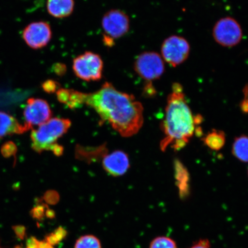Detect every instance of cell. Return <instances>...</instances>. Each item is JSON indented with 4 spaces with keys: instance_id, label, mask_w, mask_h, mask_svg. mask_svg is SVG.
<instances>
[{
    "instance_id": "obj_12",
    "label": "cell",
    "mask_w": 248,
    "mask_h": 248,
    "mask_svg": "<svg viewBox=\"0 0 248 248\" xmlns=\"http://www.w3.org/2000/svg\"><path fill=\"white\" fill-rule=\"evenodd\" d=\"M25 124L18 123L15 117L0 111V139L12 134H20L29 131Z\"/></svg>"
},
{
    "instance_id": "obj_7",
    "label": "cell",
    "mask_w": 248,
    "mask_h": 248,
    "mask_svg": "<svg viewBox=\"0 0 248 248\" xmlns=\"http://www.w3.org/2000/svg\"><path fill=\"white\" fill-rule=\"evenodd\" d=\"M190 52V46L187 40L176 35L165 39L161 47L163 60L173 67L179 66L187 60Z\"/></svg>"
},
{
    "instance_id": "obj_2",
    "label": "cell",
    "mask_w": 248,
    "mask_h": 248,
    "mask_svg": "<svg viewBox=\"0 0 248 248\" xmlns=\"http://www.w3.org/2000/svg\"><path fill=\"white\" fill-rule=\"evenodd\" d=\"M165 119L162 124L164 137L160 142L162 151L168 147L179 151L187 145L195 133L199 119L194 117L186 100L184 88L174 83L167 98Z\"/></svg>"
},
{
    "instance_id": "obj_10",
    "label": "cell",
    "mask_w": 248,
    "mask_h": 248,
    "mask_svg": "<svg viewBox=\"0 0 248 248\" xmlns=\"http://www.w3.org/2000/svg\"><path fill=\"white\" fill-rule=\"evenodd\" d=\"M23 37L24 41L31 48H42L50 42L52 38L51 27L45 21L31 23L23 31Z\"/></svg>"
},
{
    "instance_id": "obj_1",
    "label": "cell",
    "mask_w": 248,
    "mask_h": 248,
    "mask_svg": "<svg viewBox=\"0 0 248 248\" xmlns=\"http://www.w3.org/2000/svg\"><path fill=\"white\" fill-rule=\"evenodd\" d=\"M57 95L59 101L70 108L83 105L92 108L123 137L135 135L143 125L144 108L140 102L133 95L118 91L109 82L94 93L61 88Z\"/></svg>"
},
{
    "instance_id": "obj_19",
    "label": "cell",
    "mask_w": 248,
    "mask_h": 248,
    "mask_svg": "<svg viewBox=\"0 0 248 248\" xmlns=\"http://www.w3.org/2000/svg\"><path fill=\"white\" fill-rule=\"evenodd\" d=\"M67 232L63 228H59L52 234H49L46 237V241L51 246H55L58 244L66 236Z\"/></svg>"
},
{
    "instance_id": "obj_26",
    "label": "cell",
    "mask_w": 248,
    "mask_h": 248,
    "mask_svg": "<svg viewBox=\"0 0 248 248\" xmlns=\"http://www.w3.org/2000/svg\"><path fill=\"white\" fill-rule=\"evenodd\" d=\"M38 248H54L50 244L46 241L39 242Z\"/></svg>"
},
{
    "instance_id": "obj_18",
    "label": "cell",
    "mask_w": 248,
    "mask_h": 248,
    "mask_svg": "<svg viewBox=\"0 0 248 248\" xmlns=\"http://www.w3.org/2000/svg\"><path fill=\"white\" fill-rule=\"evenodd\" d=\"M149 248H178L176 242L166 236L157 237L151 241Z\"/></svg>"
},
{
    "instance_id": "obj_9",
    "label": "cell",
    "mask_w": 248,
    "mask_h": 248,
    "mask_svg": "<svg viewBox=\"0 0 248 248\" xmlns=\"http://www.w3.org/2000/svg\"><path fill=\"white\" fill-rule=\"evenodd\" d=\"M52 111L47 102L40 98H30L24 110L25 125L29 129L41 125L51 119Z\"/></svg>"
},
{
    "instance_id": "obj_8",
    "label": "cell",
    "mask_w": 248,
    "mask_h": 248,
    "mask_svg": "<svg viewBox=\"0 0 248 248\" xmlns=\"http://www.w3.org/2000/svg\"><path fill=\"white\" fill-rule=\"evenodd\" d=\"M102 27L104 36L113 40L119 39L129 31V18L123 11L112 9L107 12L102 17Z\"/></svg>"
},
{
    "instance_id": "obj_13",
    "label": "cell",
    "mask_w": 248,
    "mask_h": 248,
    "mask_svg": "<svg viewBox=\"0 0 248 248\" xmlns=\"http://www.w3.org/2000/svg\"><path fill=\"white\" fill-rule=\"evenodd\" d=\"M74 0H47L46 9L49 15L55 18H64L73 13Z\"/></svg>"
},
{
    "instance_id": "obj_14",
    "label": "cell",
    "mask_w": 248,
    "mask_h": 248,
    "mask_svg": "<svg viewBox=\"0 0 248 248\" xmlns=\"http://www.w3.org/2000/svg\"><path fill=\"white\" fill-rule=\"evenodd\" d=\"M175 178L177 182L181 198H186L188 194V174L187 170L180 162L175 165Z\"/></svg>"
},
{
    "instance_id": "obj_5",
    "label": "cell",
    "mask_w": 248,
    "mask_h": 248,
    "mask_svg": "<svg viewBox=\"0 0 248 248\" xmlns=\"http://www.w3.org/2000/svg\"><path fill=\"white\" fill-rule=\"evenodd\" d=\"M134 70L140 77L148 82L159 79L165 71L163 58L154 51H146L136 59Z\"/></svg>"
},
{
    "instance_id": "obj_6",
    "label": "cell",
    "mask_w": 248,
    "mask_h": 248,
    "mask_svg": "<svg viewBox=\"0 0 248 248\" xmlns=\"http://www.w3.org/2000/svg\"><path fill=\"white\" fill-rule=\"evenodd\" d=\"M215 41L225 47H232L238 45L243 38V30L238 21L231 17L221 18L213 29Z\"/></svg>"
},
{
    "instance_id": "obj_22",
    "label": "cell",
    "mask_w": 248,
    "mask_h": 248,
    "mask_svg": "<svg viewBox=\"0 0 248 248\" xmlns=\"http://www.w3.org/2000/svg\"><path fill=\"white\" fill-rule=\"evenodd\" d=\"M189 248H212L210 241L207 239H201L194 243Z\"/></svg>"
},
{
    "instance_id": "obj_16",
    "label": "cell",
    "mask_w": 248,
    "mask_h": 248,
    "mask_svg": "<svg viewBox=\"0 0 248 248\" xmlns=\"http://www.w3.org/2000/svg\"><path fill=\"white\" fill-rule=\"evenodd\" d=\"M232 153L241 162H248V136L243 135L235 139Z\"/></svg>"
},
{
    "instance_id": "obj_21",
    "label": "cell",
    "mask_w": 248,
    "mask_h": 248,
    "mask_svg": "<svg viewBox=\"0 0 248 248\" xmlns=\"http://www.w3.org/2000/svg\"><path fill=\"white\" fill-rule=\"evenodd\" d=\"M1 151L4 156H11L12 155H14L16 151V148L13 142H8L2 147Z\"/></svg>"
},
{
    "instance_id": "obj_15",
    "label": "cell",
    "mask_w": 248,
    "mask_h": 248,
    "mask_svg": "<svg viewBox=\"0 0 248 248\" xmlns=\"http://www.w3.org/2000/svg\"><path fill=\"white\" fill-rule=\"evenodd\" d=\"M203 141L207 147L214 151H219L224 147L226 137L224 132L219 130H213L203 139Z\"/></svg>"
},
{
    "instance_id": "obj_3",
    "label": "cell",
    "mask_w": 248,
    "mask_h": 248,
    "mask_svg": "<svg viewBox=\"0 0 248 248\" xmlns=\"http://www.w3.org/2000/svg\"><path fill=\"white\" fill-rule=\"evenodd\" d=\"M71 124L69 120L54 118L33 129L31 135L33 150L38 153L51 151L57 156H60L63 148L57 144V141L67 132Z\"/></svg>"
},
{
    "instance_id": "obj_20",
    "label": "cell",
    "mask_w": 248,
    "mask_h": 248,
    "mask_svg": "<svg viewBox=\"0 0 248 248\" xmlns=\"http://www.w3.org/2000/svg\"><path fill=\"white\" fill-rule=\"evenodd\" d=\"M42 88L46 93H53L61 89V85L55 80H47L43 83Z\"/></svg>"
},
{
    "instance_id": "obj_4",
    "label": "cell",
    "mask_w": 248,
    "mask_h": 248,
    "mask_svg": "<svg viewBox=\"0 0 248 248\" xmlns=\"http://www.w3.org/2000/svg\"><path fill=\"white\" fill-rule=\"evenodd\" d=\"M104 62L100 56L86 51L73 60V70L78 78L85 81H98L102 79Z\"/></svg>"
},
{
    "instance_id": "obj_11",
    "label": "cell",
    "mask_w": 248,
    "mask_h": 248,
    "mask_svg": "<svg viewBox=\"0 0 248 248\" xmlns=\"http://www.w3.org/2000/svg\"><path fill=\"white\" fill-rule=\"evenodd\" d=\"M102 166L105 170L111 175H123L129 167L128 155L123 151H114L103 158Z\"/></svg>"
},
{
    "instance_id": "obj_24",
    "label": "cell",
    "mask_w": 248,
    "mask_h": 248,
    "mask_svg": "<svg viewBox=\"0 0 248 248\" xmlns=\"http://www.w3.org/2000/svg\"><path fill=\"white\" fill-rule=\"evenodd\" d=\"M245 98L241 105L242 110L244 112H248V85L244 89Z\"/></svg>"
},
{
    "instance_id": "obj_17",
    "label": "cell",
    "mask_w": 248,
    "mask_h": 248,
    "mask_svg": "<svg viewBox=\"0 0 248 248\" xmlns=\"http://www.w3.org/2000/svg\"><path fill=\"white\" fill-rule=\"evenodd\" d=\"M74 248H102V246L97 237L93 235H85L76 241Z\"/></svg>"
},
{
    "instance_id": "obj_25",
    "label": "cell",
    "mask_w": 248,
    "mask_h": 248,
    "mask_svg": "<svg viewBox=\"0 0 248 248\" xmlns=\"http://www.w3.org/2000/svg\"><path fill=\"white\" fill-rule=\"evenodd\" d=\"M39 241L35 238H31L28 244L27 248H38Z\"/></svg>"
},
{
    "instance_id": "obj_23",
    "label": "cell",
    "mask_w": 248,
    "mask_h": 248,
    "mask_svg": "<svg viewBox=\"0 0 248 248\" xmlns=\"http://www.w3.org/2000/svg\"><path fill=\"white\" fill-rule=\"evenodd\" d=\"M53 70L54 73L58 76H63L66 74L67 67L66 65L63 63H57L54 65Z\"/></svg>"
}]
</instances>
